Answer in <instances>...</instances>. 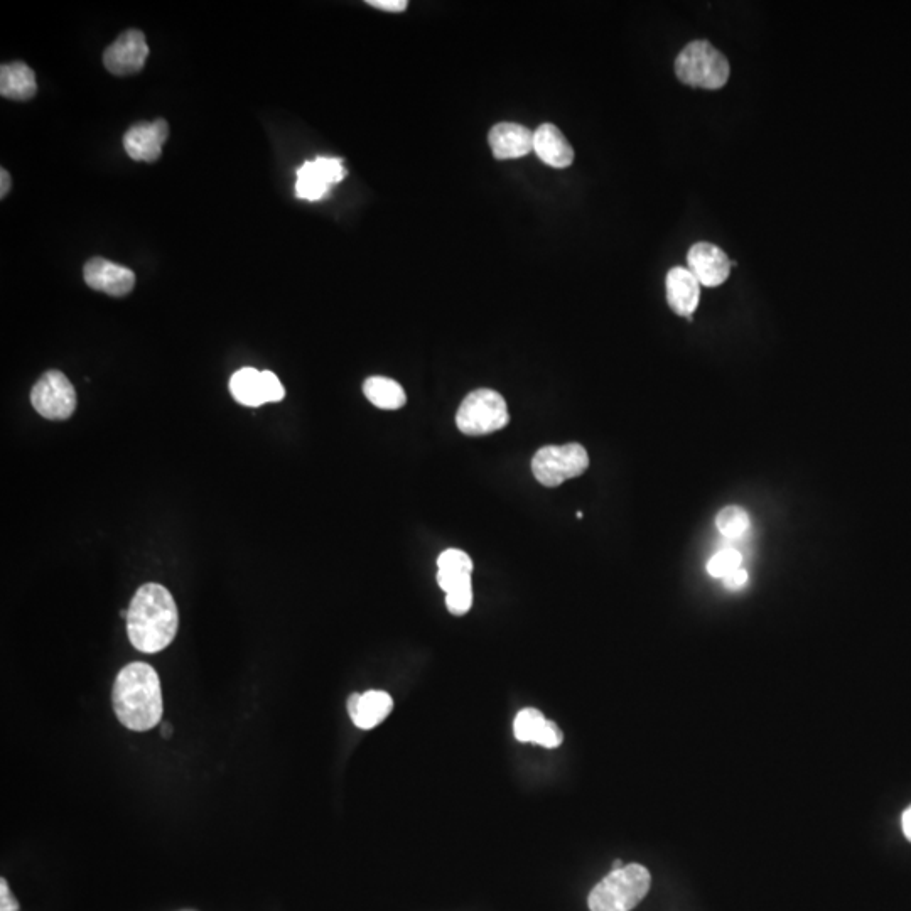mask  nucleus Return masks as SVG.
Instances as JSON below:
<instances>
[{"mask_svg":"<svg viewBox=\"0 0 911 911\" xmlns=\"http://www.w3.org/2000/svg\"><path fill=\"white\" fill-rule=\"evenodd\" d=\"M179 628L178 604L161 584H144L130 601L127 635L142 653L162 652L176 638Z\"/></svg>","mask_w":911,"mask_h":911,"instance_id":"nucleus-1","label":"nucleus"},{"mask_svg":"<svg viewBox=\"0 0 911 911\" xmlns=\"http://www.w3.org/2000/svg\"><path fill=\"white\" fill-rule=\"evenodd\" d=\"M0 181H2V184H0V198H6L9 189H11V176H9L6 169L0 171Z\"/></svg>","mask_w":911,"mask_h":911,"instance_id":"nucleus-30","label":"nucleus"},{"mask_svg":"<svg viewBox=\"0 0 911 911\" xmlns=\"http://www.w3.org/2000/svg\"><path fill=\"white\" fill-rule=\"evenodd\" d=\"M367 4L385 12H404L409 6L407 0H368Z\"/></svg>","mask_w":911,"mask_h":911,"instance_id":"nucleus-28","label":"nucleus"},{"mask_svg":"<svg viewBox=\"0 0 911 911\" xmlns=\"http://www.w3.org/2000/svg\"><path fill=\"white\" fill-rule=\"evenodd\" d=\"M363 394L375 407L382 410H399L407 402L402 385L387 377L367 378L363 383Z\"/></svg>","mask_w":911,"mask_h":911,"instance_id":"nucleus-19","label":"nucleus"},{"mask_svg":"<svg viewBox=\"0 0 911 911\" xmlns=\"http://www.w3.org/2000/svg\"><path fill=\"white\" fill-rule=\"evenodd\" d=\"M545 719L542 712L537 711L534 707H527L518 712L513 723V733L520 743H535L539 736L540 729L544 726Z\"/></svg>","mask_w":911,"mask_h":911,"instance_id":"nucleus-22","label":"nucleus"},{"mask_svg":"<svg viewBox=\"0 0 911 911\" xmlns=\"http://www.w3.org/2000/svg\"><path fill=\"white\" fill-rule=\"evenodd\" d=\"M562 741H564V734H562L561 728L554 721L547 719L542 729H540L539 736L535 739V744H540V746L552 750V748H559Z\"/></svg>","mask_w":911,"mask_h":911,"instance_id":"nucleus-26","label":"nucleus"},{"mask_svg":"<svg viewBox=\"0 0 911 911\" xmlns=\"http://www.w3.org/2000/svg\"><path fill=\"white\" fill-rule=\"evenodd\" d=\"M488 144L498 161L518 159L534 152V132L525 125L503 122L490 130Z\"/></svg>","mask_w":911,"mask_h":911,"instance_id":"nucleus-13","label":"nucleus"},{"mask_svg":"<svg viewBox=\"0 0 911 911\" xmlns=\"http://www.w3.org/2000/svg\"><path fill=\"white\" fill-rule=\"evenodd\" d=\"M741 562H743V556H741L739 550H719L717 554H714V556L711 557V561L707 562V572H709L712 577L724 579V577H728L729 574H733L734 571L741 569Z\"/></svg>","mask_w":911,"mask_h":911,"instance_id":"nucleus-23","label":"nucleus"},{"mask_svg":"<svg viewBox=\"0 0 911 911\" xmlns=\"http://www.w3.org/2000/svg\"><path fill=\"white\" fill-rule=\"evenodd\" d=\"M0 911H21L19 901L12 895L6 878L0 879Z\"/></svg>","mask_w":911,"mask_h":911,"instance_id":"nucleus-27","label":"nucleus"},{"mask_svg":"<svg viewBox=\"0 0 911 911\" xmlns=\"http://www.w3.org/2000/svg\"><path fill=\"white\" fill-rule=\"evenodd\" d=\"M340 157H316L297 169L296 196L299 200L319 201L328 195L333 184L346 178Z\"/></svg>","mask_w":911,"mask_h":911,"instance_id":"nucleus-8","label":"nucleus"},{"mask_svg":"<svg viewBox=\"0 0 911 911\" xmlns=\"http://www.w3.org/2000/svg\"><path fill=\"white\" fill-rule=\"evenodd\" d=\"M675 73L682 83L704 90H719L729 80V61L707 41H694L680 51Z\"/></svg>","mask_w":911,"mask_h":911,"instance_id":"nucleus-4","label":"nucleus"},{"mask_svg":"<svg viewBox=\"0 0 911 911\" xmlns=\"http://www.w3.org/2000/svg\"><path fill=\"white\" fill-rule=\"evenodd\" d=\"M652 886V876L642 864H628L611 871L594 886L588 898L591 911H631L642 903Z\"/></svg>","mask_w":911,"mask_h":911,"instance_id":"nucleus-3","label":"nucleus"},{"mask_svg":"<svg viewBox=\"0 0 911 911\" xmlns=\"http://www.w3.org/2000/svg\"><path fill=\"white\" fill-rule=\"evenodd\" d=\"M183 911H195V910H183Z\"/></svg>","mask_w":911,"mask_h":911,"instance_id":"nucleus-34","label":"nucleus"},{"mask_svg":"<svg viewBox=\"0 0 911 911\" xmlns=\"http://www.w3.org/2000/svg\"><path fill=\"white\" fill-rule=\"evenodd\" d=\"M149 46L141 31H127L103 54V65L117 76L135 75L146 65Z\"/></svg>","mask_w":911,"mask_h":911,"instance_id":"nucleus-9","label":"nucleus"},{"mask_svg":"<svg viewBox=\"0 0 911 911\" xmlns=\"http://www.w3.org/2000/svg\"><path fill=\"white\" fill-rule=\"evenodd\" d=\"M230 392L238 404L247 405V407L264 405L262 372L255 368H242L237 373H233L232 380H230Z\"/></svg>","mask_w":911,"mask_h":911,"instance_id":"nucleus-20","label":"nucleus"},{"mask_svg":"<svg viewBox=\"0 0 911 911\" xmlns=\"http://www.w3.org/2000/svg\"><path fill=\"white\" fill-rule=\"evenodd\" d=\"M31 404L44 419L65 421L75 414V387L65 373L49 370L31 390Z\"/></svg>","mask_w":911,"mask_h":911,"instance_id":"nucleus-7","label":"nucleus"},{"mask_svg":"<svg viewBox=\"0 0 911 911\" xmlns=\"http://www.w3.org/2000/svg\"><path fill=\"white\" fill-rule=\"evenodd\" d=\"M115 716L130 731H149L161 723V680L156 670L144 662H132L120 670L112 690Z\"/></svg>","mask_w":911,"mask_h":911,"instance_id":"nucleus-2","label":"nucleus"},{"mask_svg":"<svg viewBox=\"0 0 911 911\" xmlns=\"http://www.w3.org/2000/svg\"><path fill=\"white\" fill-rule=\"evenodd\" d=\"M446 606L451 615H466L473 606V586L468 584L463 588L454 589L451 593H446Z\"/></svg>","mask_w":911,"mask_h":911,"instance_id":"nucleus-24","label":"nucleus"},{"mask_svg":"<svg viewBox=\"0 0 911 911\" xmlns=\"http://www.w3.org/2000/svg\"><path fill=\"white\" fill-rule=\"evenodd\" d=\"M262 389H264L265 404L267 402H281L286 397V390L282 387L281 380L269 370L262 372Z\"/></svg>","mask_w":911,"mask_h":911,"instance_id":"nucleus-25","label":"nucleus"},{"mask_svg":"<svg viewBox=\"0 0 911 911\" xmlns=\"http://www.w3.org/2000/svg\"><path fill=\"white\" fill-rule=\"evenodd\" d=\"M723 581L726 584V588L738 591V589L744 588L746 583H748V571L741 567L738 571H734L733 574H729L728 577H724Z\"/></svg>","mask_w":911,"mask_h":911,"instance_id":"nucleus-29","label":"nucleus"},{"mask_svg":"<svg viewBox=\"0 0 911 911\" xmlns=\"http://www.w3.org/2000/svg\"><path fill=\"white\" fill-rule=\"evenodd\" d=\"M621 868H625V866H623V863H621L620 859H618V861H615V863H613V869H611V871H618V869Z\"/></svg>","mask_w":911,"mask_h":911,"instance_id":"nucleus-33","label":"nucleus"},{"mask_svg":"<svg viewBox=\"0 0 911 911\" xmlns=\"http://www.w3.org/2000/svg\"><path fill=\"white\" fill-rule=\"evenodd\" d=\"M716 527L726 539H739L750 529V515L741 507H726L717 513Z\"/></svg>","mask_w":911,"mask_h":911,"instance_id":"nucleus-21","label":"nucleus"},{"mask_svg":"<svg viewBox=\"0 0 911 911\" xmlns=\"http://www.w3.org/2000/svg\"><path fill=\"white\" fill-rule=\"evenodd\" d=\"M534 152L550 168H569L574 161L571 144L554 124H542L535 130Z\"/></svg>","mask_w":911,"mask_h":911,"instance_id":"nucleus-16","label":"nucleus"},{"mask_svg":"<svg viewBox=\"0 0 911 911\" xmlns=\"http://www.w3.org/2000/svg\"><path fill=\"white\" fill-rule=\"evenodd\" d=\"M38 85H36V75L34 71L22 63H9L2 65L0 68V95L9 100L24 102L36 95Z\"/></svg>","mask_w":911,"mask_h":911,"instance_id":"nucleus-18","label":"nucleus"},{"mask_svg":"<svg viewBox=\"0 0 911 911\" xmlns=\"http://www.w3.org/2000/svg\"><path fill=\"white\" fill-rule=\"evenodd\" d=\"M507 402L491 389H478L466 395L459 405L456 424L466 436H488L508 426Z\"/></svg>","mask_w":911,"mask_h":911,"instance_id":"nucleus-5","label":"nucleus"},{"mask_svg":"<svg viewBox=\"0 0 911 911\" xmlns=\"http://www.w3.org/2000/svg\"><path fill=\"white\" fill-rule=\"evenodd\" d=\"M346 706L356 728L373 729L387 719L394 701L385 690H368L365 694H351Z\"/></svg>","mask_w":911,"mask_h":911,"instance_id":"nucleus-15","label":"nucleus"},{"mask_svg":"<svg viewBox=\"0 0 911 911\" xmlns=\"http://www.w3.org/2000/svg\"><path fill=\"white\" fill-rule=\"evenodd\" d=\"M588 468V451L577 443L545 446L532 458V473L535 480L547 488L561 486L564 481L583 475Z\"/></svg>","mask_w":911,"mask_h":911,"instance_id":"nucleus-6","label":"nucleus"},{"mask_svg":"<svg viewBox=\"0 0 911 911\" xmlns=\"http://www.w3.org/2000/svg\"><path fill=\"white\" fill-rule=\"evenodd\" d=\"M687 269L696 275L702 286L717 287L728 281L731 260L724 250L712 243H696L687 254Z\"/></svg>","mask_w":911,"mask_h":911,"instance_id":"nucleus-10","label":"nucleus"},{"mask_svg":"<svg viewBox=\"0 0 911 911\" xmlns=\"http://www.w3.org/2000/svg\"><path fill=\"white\" fill-rule=\"evenodd\" d=\"M901 825H903V832H905L906 839L911 842V805L905 810L903 817H901Z\"/></svg>","mask_w":911,"mask_h":911,"instance_id":"nucleus-31","label":"nucleus"},{"mask_svg":"<svg viewBox=\"0 0 911 911\" xmlns=\"http://www.w3.org/2000/svg\"><path fill=\"white\" fill-rule=\"evenodd\" d=\"M667 302L682 318L692 319L701 299V282L687 267H674L667 274Z\"/></svg>","mask_w":911,"mask_h":911,"instance_id":"nucleus-14","label":"nucleus"},{"mask_svg":"<svg viewBox=\"0 0 911 911\" xmlns=\"http://www.w3.org/2000/svg\"><path fill=\"white\" fill-rule=\"evenodd\" d=\"M168 135L169 125L166 120L159 119L134 125L125 132V152L134 161H157L161 157L162 146L168 141Z\"/></svg>","mask_w":911,"mask_h":911,"instance_id":"nucleus-11","label":"nucleus"},{"mask_svg":"<svg viewBox=\"0 0 911 911\" xmlns=\"http://www.w3.org/2000/svg\"><path fill=\"white\" fill-rule=\"evenodd\" d=\"M437 584L444 593H451L454 589L463 588L471 584L473 561L471 557L459 549L444 550L437 559Z\"/></svg>","mask_w":911,"mask_h":911,"instance_id":"nucleus-17","label":"nucleus"},{"mask_svg":"<svg viewBox=\"0 0 911 911\" xmlns=\"http://www.w3.org/2000/svg\"><path fill=\"white\" fill-rule=\"evenodd\" d=\"M83 275L88 286L95 291L105 292L108 296H127L135 286V274L132 270L102 257L88 260Z\"/></svg>","mask_w":911,"mask_h":911,"instance_id":"nucleus-12","label":"nucleus"},{"mask_svg":"<svg viewBox=\"0 0 911 911\" xmlns=\"http://www.w3.org/2000/svg\"><path fill=\"white\" fill-rule=\"evenodd\" d=\"M161 734L162 738H169V736L173 734V726H171L169 723L164 724L161 729Z\"/></svg>","mask_w":911,"mask_h":911,"instance_id":"nucleus-32","label":"nucleus"}]
</instances>
